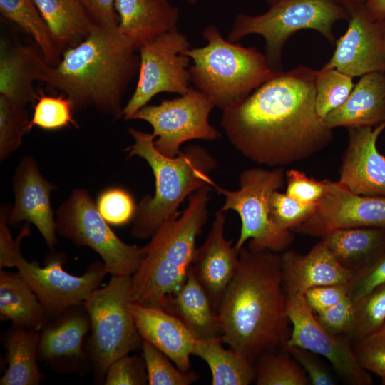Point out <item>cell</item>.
Segmentation results:
<instances>
[{"mask_svg": "<svg viewBox=\"0 0 385 385\" xmlns=\"http://www.w3.org/2000/svg\"><path fill=\"white\" fill-rule=\"evenodd\" d=\"M148 383L143 359L125 355L114 361L108 368L105 385H143Z\"/></svg>", "mask_w": 385, "mask_h": 385, "instance_id": "43", "label": "cell"}, {"mask_svg": "<svg viewBox=\"0 0 385 385\" xmlns=\"http://www.w3.org/2000/svg\"><path fill=\"white\" fill-rule=\"evenodd\" d=\"M381 384H382L383 385H385V376L383 377V378H381Z\"/></svg>", "mask_w": 385, "mask_h": 385, "instance_id": "54", "label": "cell"}, {"mask_svg": "<svg viewBox=\"0 0 385 385\" xmlns=\"http://www.w3.org/2000/svg\"><path fill=\"white\" fill-rule=\"evenodd\" d=\"M190 48L188 38L178 29L141 45L138 48L140 65L137 85L120 117L131 120L140 108L160 93H187L190 88V59L185 53Z\"/></svg>", "mask_w": 385, "mask_h": 385, "instance_id": "12", "label": "cell"}, {"mask_svg": "<svg viewBox=\"0 0 385 385\" xmlns=\"http://www.w3.org/2000/svg\"><path fill=\"white\" fill-rule=\"evenodd\" d=\"M143 359L150 385H189L199 379L197 374L180 371L161 351L142 339Z\"/></svg>", "mask_w": 385, "mask_h": 385, "instance_id": "36", "label": "cell"}, {"mask_svg": "<svg viewBox=\"0 0 385 385\" xmlns=\"http://www.w3.org/2000/svg\"><path fill=\"white\" fill-rule=\"evenodd\" d=\"M56 228L76 246L96 251L111 276H132L145 255V247L128 245L115 234L85 189H74L58 208Z\"/></svg>", "mask_w": 385, "mask_h": 385, "instance_id": "11", "label": "cell"}, {"mask_svg": "<svg viewBox=\"0 0 385 385\" xmlns=\"http://www.w3.org/2000/svg\"><path fill=\"white\" fill-rule=\"evenodd\" d=\"M269 4H270L271 5H273V4H275L282 0H266Z\"/></svg>", "mask_w": 385, "mask_h": 385, "instance_id": "52", "label": "cell"}, {"mask_svg": "<svg viewBox=\"0 0 385 385\" xmlns=\"http://www.w3.org/2000/svg\"><path fill=\"white\" fill-rule=\"evenodd\" d=\"M348 295V285L344 284L315 287L304 293L307 304L316 314L335 305Z\"/></svg>", "mask_w": 385, "mask_h": 385, "instance_id": "47", "label": "cell"}, {"mask_svg": "<svg viewBox=\"0 0 385 385\" xmlns=\"http://www.w3.org/2000/svg\"><path fill=\"white\" fill-rule=\"evenodd\" d=\"M286 304L292 328L284 347L298 346L322 356L349 384H372V378L360 364L349 338L327 331L317 321L303 294L287 296Z\"/></svg>", "mask_w": 385, "mask_h": 385, "instance_id": "14", "label": "cell"}, {"mask_svg": "<svg viewBox=\"0 0 385 385\" xmlns=\"http://www.w3.org/2000/svg\"><path fill=\"white\" fill-rule=\"evenodd\" d=\"M222 337L197 339L193 354L204 360L212 385H248L255 379V369L243 354L222 346Z\"/></svg>", "mask_w": 385, "mask_h": 385, "instance_id": "31", "label": "cell"}, {"mask_svg": "<svg viewBox=\"0 0 385 385\" xmlns=\"http://www.w3.org/2000/svg\"><path fill=\"white\" fill-rule=\"evenodd\" d=\"M385 323V284L355 302L354 319L346 335L354 340L364 337Z\"/></svg>", "mask_w": 385, "mask_h": 385, "instance_id": "38", "label": "cell"}, {"mask_svg": "<svg viewBox=\"0 0 385 385\" xmlns=\"http://www.w3.org/2000/svg\"><path fill=\"white\" fill-rule=\"evenodd\" d=\"M61 51L82 41L96 24L77 0H33Z\"/></svg>", "mask_w": 385, "mask_h": 385, "instance_id": "29", "label": "cell"}, {"mask_svg": "<svg viewBox=\"0 0 385 385\" xmlns=\"http://www.w3.org/2000/svg\"><path fill=\"white\" fill-rule=\"evenodd\" d=\"M354 351L364 369L385 376V323L373 332L355 340Z\"/></svg>", "mask_w": 385, "mask_h": 385, "instance_id": "41", "label": "cell"}, {"mask_svg": "<svg viewBox=\"0 0 385 385\" xmlns=\"http://www.w3.org/2000/svg\"><path fill=\"white\" fill-rule=\"evenodd\" d=\"M90 19L103 26L118 25V16L115 8V0H77Z\"/></svg>", "mask_w": 385, "mask_h": 385, "instance_id": "48", "label": "cell"}, {"mask_svg": "<svg viewBox=\"0 0 385 385\" xmlns=\"http://www.w3.org/2000/svg\"><path fill=\"white\" fill-rule=\"evenodd\" d=\"M54 319L40 332L38 359L53 371H82L90 361L88 354L83 350V342L91 331L89 316L83 304L68 309Z\"/></svg>", "mask_w": 385, "mask_h": 385, "instance_id": "17", "label": "cell"}, {"mask_svg": "<svg viewBox=\"0 0 385 385\" xmlns=\"http://www.w3.org/2000/svg\"><path fill=\"white\" fill-rule=\"evenodd\" d=\"M130 309L141 339L164 353L180 371H189L197 339L184 324L161 308L130 302Z\"/></svg>", "mask_w": 385, "mask_h": 385, "instance_id": "22", "label": "cell"}, {"mask_svg": "<svg viewBox=\"0 0 385 385\" xmlns=\"http://www.w3.org/2000/svg\"><path fill=\"white\" fill-rule=\"evenodd\" d=\"M214 107L210 97L190 88L180 97L142 107L132 119L148 123L153 130L155 148L166 156L175 157L185 142L214 140L219 137L218 131L209 122Z\"/></svg>", "mask_w": 385, "mask_h": 385, "instance_id": "13", "label": "cell"}, {"mask_svg": "<svg viewBox=\"0 0 385 385\" xmlns=\"http://www.w3.org/2000/svg\"><path fill=\"white\" fill-rule=\"evenodd\" d=\"M355 313V303L348 295L330 308L316 314L319 323L333 334H346L350 332Z\"/></svg>", "mask_w": 385, "mask_h": 385, "instance_id": "45", "label": "cell"}, {"mask_svg": "<svg viewBox=\"0 0 385 385\" xmlns=\"http://www.w3.org/2000/svg\"><path fill=\"white\" fill-rule=\"evenodd\" d=\"M353 77L335 68L318 70L316 80L315 108L322 119L342 105L354 87Z\"/></svg>", "mask_w": 385, "mask_h": 385, "instance_id": "34", "label": "cell"}, {"mask_svg": "<svg viewBox=\"0 0 385 385\" xmlns=\"http://www.w3.org/2000/svg\"><path fill=\"white\" fill-rule=\"evenodd\" d=\"M384 128L385 122L375 127L348 128L338 181L354 193L385 197V156L376 146Z\"/></svg>", "mask_w": 385, "mask_h": 385, "instance_id": "18", "label": "cell"}, {"mask_svg": "<svg viewBox=\"0 0 385 385\" xmlns=\"http://www.w3.org/2000/svg\"><path fill=\"white\" fill-rule=\"evenodd\" d=\"M4 215L0 221V267H16L41 304L48 318H56L68 309L83 304L98 288L108 274L103 262H94L81 276L66 272L61 255L50 256L44 267L29 262L21 255L20 243L30 234L29 222L24 225L16 240L7 227Z\"/></svg>", "mask_w": 385, "mask_h": 385, "instance_id": "7", "label": "cell"}, {"mask_svg": "<svg viewBox=\"0 0 385 385\" xmlns=\"http://www.w3.org/2000/svg\"><path fill=\"white\" fill-rule=\"evenodd\" d=\"M349 11L336 0H282L260 15L236 16L227 40L235 42L250 34L265 41V56L275 71H280L283 47L287 39L302 29L319 32L332 44L333 26L349 18Z\"/></svg>", "mask_w": 385, "mask_h": 385, "instance_id": "8", "label": "cell"}, {"mask_svg": "<svg viewBox=\"0 0 385 385\" xmlns=\"http://www.w3.org/2000/svg\"><path fill=\"white\" fill-rule=\"evenodd\" d=\"M281 255L243 247L217 309L222 339L251 362L284 346L291 331Z\"/></svg>", "mask_w": 385, "mask_h": 385, "instance_id": "2", "label": "cell"}, {"mask_svg": "<svg viewBox=\"0 0 385 385\" xmlns=\"http://www.w3.org/2000/svg\"><path fill=\"white\" fill-rule=\"evenodd\" d=\"M25 106L0 95V160H4L21 145L31 128Z\"/></svg>", "mask_w": 385, "mask_h": 385, "instance_id": "35", "label": "cell"}, {"mask_svg": "<svg viewBox=\"0 0 385 385\" xmlns=\"http://www.w3.org/2000/svg\"><path fill=\"white\" fill-rule=\"evenodd\" d=\"M135 51L118 25L96 24L56 64L48 66L41 81L65 93L75 109L93 107L119 118L123 96L139 70Z\"/></svg>", "mask_w": 385, "mask_h": 385, "instance_id": "3", "label": "cell"}, {"mask_svg": "<svg viewBox=\"0 0 385 385\" xmlns=\"http://www.w3.org/2000/svg\"><path fill=\"white\" fill-rule=\"evenodd\" d=\"M55 188L41 175L34 159L25 157L14 176V205L6 212L8 224L21 221L34 224L51 250L57 243L56 220L51 205V192Z\"/></svg>", "mask_w": 385, "mask_h": 385, "instance_id": "19", "label": "cell"}, {"mask_svg": "<svg viewBox=\"0 0 385 385\" xmlns=\"http://www.w3.org/2000/svg\"><path fill=\"white\" fill-rule=\"evenodd\" d=\"M96 205L104 220L115 226L132 221L138 207L132 195L118 187L103 190L98 197Z\"/></svg>", "mask_w": 385, "mask_h": 385, "instance_id": "39", "label": "cell"}, {"mask_svg": "<svg viewBox=\"0 0 385 385\" xmlns=\"http://www.w3.org/2000/svg\"><path fill=\"white\" fill-rule=\"evenodd\" d=\"M385 284V247L354 272L348 294L355 303L379 286Z\"/></svg>", "mask_w": 385, "mask_h": 385, "instance_id": "42", "label": "cell"}, {"mask_svg": "<svg viewBox=\"0 0 385 385\" xmlns=\"http://www.w3.org/2000/svg\"><path fill=\"white\" fill-rule=\"evenodd\" d=\"M364 6L374 21L380 22L385 19V0H366Z\"/></svg>", "mask_w": 385, "mask_h": 385, "instance_id": "49", "label": "cell"}, {"mask_svg": "<svg viewBox=\"0 0 385 385\" xmlns=\"http://www.w3.org/2000/svg\"><path fill=\"white\" fill-rule=\"evenodd\" d=\"M285 171L282 167L272 170L252 168L244 170L239 176L240 188L224 189L213 183L212 187L225 197L222 212L235 211L241 220L240 236L235 247L240 251L250 240L247 247L255 251L270 250L283 252L294 240L292 230L278 227L271 220L270 201L272 193L284 184Z\"/></svg>", "mask_w": 385, "mask_h": 385, "instance_id": "10", "label": "cell"}, {"mask_svg": "<svg viewBox=\"0 0 385 385\" xmlns=\"http://www.w3.org/2000/svg\"><path fill=\"white\" fill-rule=\"evenodd\" d=\"M0 319L14 327L41 331L48 317L34 292L19 273L0 271Z\"/></svg>", "mask_w": 385, "mask_h": 385, "instance_id": "27", "label": "cell"}, {"mask_svg": "<svg viewBox=\"0 0 385 385\" xmlns=\"http://www.w3.org/2000/svg\"><path fill=\"white\" fill-rule=\"evenodd\" d=\"M131 281L132 276H111L83 302L91 322L88 354L100 383L114 361L141 345L130 309Z\"/></svg>", "mask_w": 385, "mask_h": 385, "instance_id": "9", "label": "cell"}, {"mask_svg": "<svg viewBox=\"0 0 385 385\" xmlns=\"http://www.w3.org/2000/svg\"><path fill=\"white\" fill-rule=\"evenodd\" d=\"M330 129L377 126L385 122V73L361 76L345 102L324 118Z\"/></svg>", "mask_w": 385, "mask_h": 385, "instance_id": "24", "label": "cell"}, {"mask_svg": "<svg viewBox=\"0 0 385 385\" xmlns=\"http://www.w3.org/2000/svg\"><path fill=\"white\" fill-rule=\"evenodd\" d=\"M73 109L74 106L67 96L39 93L34 104L30 127L36 126L46 130H56L71 125L77 127Z\"/></svg>", "mask_w": 385, "mask_h": 385, "instance_id": "37", "label": "cell"}, {"mask_svg": "<svg viewBox=\"0 0 385 385\" xmlns=\"http://www.w3.org/2000/svg\"><path fill=\"white\" fill-rule=\"evenodd\" d=\"M0 12L33 38L50 65L59 61L61 51L33 0H0Z\"/></svg>", "mask_w": 385, "mask_h": 385, "instance_id": "32", "label": "cell"}, {"mask_svg": "<svg viewBox=\"0 0 385 385\" xmlns=\"http://www.w3.org/2000/svg\"><path fill=\"white\" fill-rule=\"evenodd\" d=\"M41 331L12 326L5 339L8 366L1 385H38L43 374L37 364Z\"/></svg>", "mask_w": 385, "mask_h": 385, "instance_id": "30", "label": "cell"}, {"mask_svg": "<svg viewBox=\"0 0 385 385\" xmlns=\"http://www.w3.org/2000/svg\"><path fill=\"white\" fill-rule=\"evenodd\" d=\"M357 3H364L366 0H355Z\"/></svg>", "mask_w": 385, "mask_h": 385, "instance_id": "55", "label": "cell"}, {"mask_svg": "<svg viewBox=\"0 0 385 385\" xmlns=\"http://www.w3.org/2000/svg\"><path fill=\"white\" fill-rule=\"evenodd\" d=\"M321 240L343 266L354 272L385 247V228L337 229Z\"/></svg>", "mask_w": 385, "mask_h": 385, "instance_id": "28", "label": "cell"}, {"mask_svg": "<svg viewBox=\"0 0 385 385\" xmlns=\"http://www.w3.org/2000/svg\"><path fill=\"white\" fill-rule=\"evenodd\" d=\"M282 281L287 296L303 294L319 286L349 285L354 272L343 266L320 240L306 255L287 250L281 255Z\"/></svg>", "mask_w": 385, "mask_h": 385, "instance_id": "21", "label": "cell"}, {"mask_svg": "<svg viewBox=\"0 0 385 385\" xmlns=\"http://www.w3.org/2000/svg\"><path fill=\"white\" fill-rule=\"evenodd\" d=\"M383 46L385 49V19L379 22Z\"/></svg>", "mask_w": 385, "mask_h": 385, "instance_id": "51", "label": "cell"}, {"mask_svg": "<svg viewBox=\"0 0 385 385\" xmlns=\"http://www.w3.org/2000/svg\"><path fill=\"white\" fill-rule=\"evenodd\" d=\"M118 28L135 46L177 30L179 9L168 0H115Z\"/></svg>", "mask_w": 385, "mask_h": 385, "instance_id": "25", "label": "cell"}, {"mask_svg": "<svg viewBox=\"0 0 385 385\" xmlns=\"http://www.w3.org/2000/svg\"><path fill=\"white\" fill-rule=\"evenodd\" d=\"M178 317L197 339L222 337L217 310L190 267L180 288L164 309Z\"/></svg>", "mask_w": 385, "mask_h": 385, "instance_id": "26", "label": "cell"}, {"mask_svg": "<svg viewBox=\"0 0 385 385\" xmlns=\"http://www.w3.org/2000/svg\"><path fill=\"white\" fill-rule=\"evenodd\" d=\"M225 212L215 214L205 242L196 248L190 269L217 310L239 263L240 252L224 235Z\"/></svg>", "mask_w": 385, "mask_h": 385, "instance_id": "20", "label": "cell"}, {"mask_svg": "<svg viewBox=\"0 0 385 385\" xmlns=\"http://www.w3.org/2000/svg\"><path fill=\"white\" fill-rule=\"evenodd\" d=\"M128 131L134 140L125 149L128 157L144 159L155 177L154 195L141 200L132 220V235L143 240L151 237L165 221L179 215L178 207L188 195L205 185L212 186L210 174L217 168V162L199 145L188 146L175 157L166 156L155 148L153 133L133 128Z\"/></svg>", "mask_w": 385, "mask_h": 385, "instance_id": "5", "label": "cell"}, {"mask_svg": "<svg viewBox=\"0 0 385 385\" xmlns=\"http://www.w3.org/2000/svg\"><path fill=\"white\" fill-rule=\"evenodd\" d=\"M348 28L335 41V50L323 68H335L351 77L385 73V49L379 22L368 14L364 3L349 12Z\"/></svg>", "mask_w": 385, "mask_h": 385, "instance_id": "16", "label": "cell"}, {"mask_svg": "<svg viewBox=\"0 0 385 385\" xmlns=\"http://www.w3.org/2000/svg\"><path fill=\"white\" fill-rule=\"evenodd\" d=\"M285 193L303 204L317 205L325 193L324 180H317L309 178L304 172L296 169L285 171Z\"/></svg>", "mask_w": 385, "mask_h": 385, "instance_id": "44", "label": "cell"}, {"mask_svg": "<svg viewBox=\"0 0 385 385\" xmlns=\"http://www.w3.org/2000/svg\"><path fill=\"white\" fill-rule=\"evenodd\" d=\"M211 185L189 196L183 212L165 221L145 246V255L132 275L130 299L164 309L166 299L184 283L192 263L195 242L208 218Z\"/></svg>", "mask_w": 385, "mask_h": 385, "instance_id": "4", "label": "cell"}, {"mask_svg": "<svg viewBox=\"0 0 385 385\" xmlns=\"http://www.w3.org/2000/svg\"><path fill=\"white\" fill-rule=\"evenodd\" d=\"M255 369L257 385H309V379L294 359L287 351L266 352L260 356Z\"/></svg>", "mask_w": 385, "mask_h": 385, "instance_id": "33", "label": "cell"}, {"mask_svg": "<svg viewBox=\"0 0 385 385\" xmlns=\"http://www.w3.org/2000/svg\"><path fill=\"white\" fill-rule=\"evenodd\" d=\"M340 4H342L349 13L358 4L362 3H357L355 0H336Z\"/></svg>", "mask_w": 385, "mask_h": 385, "instance_id": "50", "label": "cell"}, {"mask_svg": "<svg viewBox=\"0 0 385 385\" xmlns=\"http://www.w3.org/2000/svg\"><path fill=\"white\" fill-rule=\"evenodd\" d=\"M316 207L303 204L285 192L276 190L270 201V218L278 227L292 230L305 222L314 213Z\"/></svg>", "mask_w": 385, "mask_h": 385, "instance_id": "40", "label": "cell"}, {"mask_svg": "<svg viewBox=\"0 0 385 385\" xmlns=\"http://www.w3.org/2000/svg\"><path fill=\"white\" fill-rule=\"evenodd\" d=\"M185 1H187L190 4H193L197 3L199 0H185Z\"/></svg>", "mask_w": 385, "mask_h": 385, "instance_id": "53", "label": "cell"}, {"mask_svg": "<svg viewBox=\"0 0 385 385\" xmlns=\"http://www.w3.org/2000/svg\"><path fill=\"white\" fill-rule=\"evenodd\" d=\"M202 36L204 46L185 53L192 63L191 81L222 111L242 101L277 72L265 54L225 39L215 25L206 26Z\"/></svg>", "mask_w": 385, "mask_h": 385, "instance_id": "6", "label": "cell"}, {"mask_svg": "<svg viewBox=\"0 0 385 385\" xmlns=\"http://www.w3.org/2000/svg\"><path fill=\"white\" fill-rule=\"evenodd\" d=\"M307 374L313 385H334L337 383L316 356V354L298 346H284Z\"/></svg>", "mask_w": 385, "mask_h": 385, "instance_id": "46", "label": "cell"}, {"mask_svg": "<svg viewBox=\"0 0 385 385\" xmlns=\"http://www.w3.org/2000/svg\"><path fill=\"white\" fill-rule=\"evenodd\" d=\"M317 70L277 71L242 101L222 110L230 143L260 165L283 167L307 159L333 139L315 108Z\"/></svg>", "mask_w": 385, "mask_h": 385, "instance_id": "1", "label": "cell"}, {"mask_svg": "<svg viewBox=\"0 0 385 385\" xmlns=\"http://www.w3.org/2000/svg\"><path fill=\"white\" fill-rule=\"evenodd\" d=\"M324 181L325 193L315 211L293 232L321 237L337 229L385 228V197L358 195L339 181Z\"/></svg>", "mask_w": 385, "mask_h": 385, "instance_id": "15", "label": "cell"}, {"mask_svg": "<svg viewBox=\"0 0 385 385\" xmlns=\"http://www.w3.org/2000/svg\"><path fill=\"white\" fill-rule=\"evenodd\" d=\"M49 65L36 50L1 38L0 95L23 106L35 103L39 93L34 81L42 80Z\"/></svg>", "mask_w": 385, "mask_h": 385, "instance_id": "23", "label": "cell"}]
</instances>
